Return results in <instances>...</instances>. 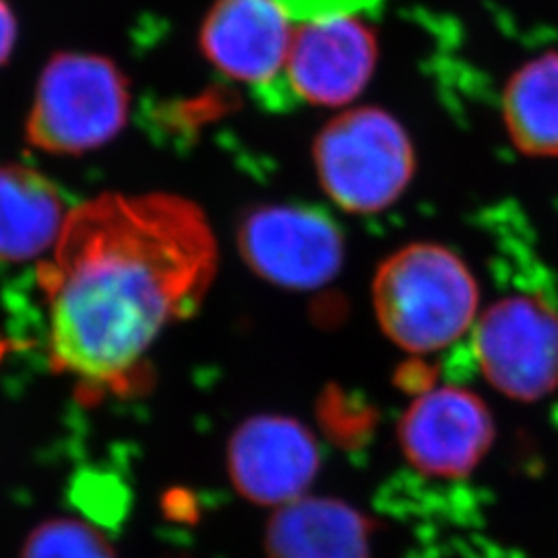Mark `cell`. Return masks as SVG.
I'll return each mask as SVG.
<instances>
[{"instance_id":"cell-15","label":"cell","mask_w":558,"mask_h":558,"mask_svg":"<svg viewBox=\"0 0 558 558\" xmlns=\"http://www.w3.org/2000/svg\"><path fill=\"white\" fill-rule=\"evenodd\" d=\"M294 21L329 20L348 15H368L385 0H278Z\"/></svg>"},{"instance_id":"cell-11","label":"cell","mask_w":558,"mask_h":558,"mask_svg":"<svg viewBox=\"0 0 558 558\" xmlns=\"http://www.w3.org/2000/svg\"><path fill=\"white\" fill-rule=\"evenodd\" d=\"M375 525L356 507L331 497H300L267 521V558H371Z\"/></svg>"},{"instance_id":"cell-16","label":"cell","mask_w":558,"mask_h":558,"mask_svg":"<svg viewBox=\"0 0 558 558\" xmlns=\"http://www.w3.org/2000/svg\"><path fill=\"white\" fill-rule=\"evenodd\" d=\"M17 40V20L7 0H0V66L9 60Z\"/></svg>"},{"instance_id":"cell-14","label":"cell","mask_w":558,"mask_h":558,"mask_svg":"<svg viewBox=\"0 0 558 558\" xmlns=\"http://www.w3.org/2000/svg\"><path fill=\"white\" fill-rule=\"evenodd\" d=\"M21 558H117L112 544L77 519H50L38 525Z\"/></svg>"},{"instance_id":"cell-4","label":"cell","mask_w":558,"mask_h":558,"mask_svg":"<svg viewBox=\"0 0 558 558\" xmlns=\"http://www.w3.org/2000/svg\"><path fill=\"white\" fill-rule=\"evenodd\" d=\"M129 108V81L114 60L59 52L41 71L25 137L46 154L81 156L114 140Z\"/></svg>"},{"instance_id":"cell-1","label":"cell","mask_w":558,"mask_h":558,"mask_svg":"<svg viewBox=\"0 0 558 558\" xmlns=\"http://www.w3.org/2000/svg\"><path fill=\"white\" fill-rule=\"evenodd\" d=\"M218 240L195 201L106 193L69 214L38 269L48 356L89 403L140 391L161 331L193 315L218 274Z\"/></svg>"},{"instance_id":"cell-3","label":"cell","mask_w":558,"mask_h":558,"mask_svg":"<svg viewBox=\"0 0 558 558\" xmlns=\"http://www.w3.org/2000/svg\"><path fill=\"white\" fill-rule=\"evenodd\" d=\"M323 193L354 216H373L401 199L416 174L405 126L377 106L350 108L329 120L313 143Z\"/></svg>"},{"instance_id":"cell-2","label":"cell","mask_w":558,"mask_h":558,"mask_svg":"<svg viewBox=\"0 0 558 558\" xmlns=\"http://www.w3.org/2000/svg\"><path fill=\"white\" fill-rule=\"evenodd\" d=\"M478 281L465 260L437 242H414L383 260L373 306L383 333L403 352L433 354L478 319Z\"/></svg>"},{"instance_id":"cell-12","label":"cell","mask_w":558,"mask_h":558,"mask_svg":"<svg viewBox=\"0 0 558 558\" xmlns=\"http://www.w3.org/2000/svg\"><path fill=\"white\" fill-rule=\"evenodd\" d=\"M64 201L29 166H0V260H27L57 244L64 228Z\"/></svg>"},{"instance_id":"cell-13","label":"cell","mask_w":558,"mask_h":558,"mask_svg":"<svg viewBox=\"0 0 558 558\" xmlns=\"http://www.w3.org/2000/svg\"><path fill=\"white\" fill-rule=\"evenodd\" d=\"M502 120L521 154L558 156V52L527 60L509 77L502 92Z\"/></svg>"},{"instance_id":"cell-7","label":"cell","mask_w":558,"mask_h":558,"mask_svg":"<svg viewBox=\"0 0 558 558\" xmlns=\"http://www.w3.org/2000/svg\"><path fill=\"white\" fill-rule=\"evenodd\" d=\"M379 62V38L364 15L302 21L283 69L290 100L338 108L356 100Z\"/></svg>"},{"instance_id":"cell-10","label":"cell","mask_w":558,"mask_h":558,"mask_svg":"<svg viewBox=\"0 0 558 558\" xmlns=\"http://www.w3.org/2000/svg\"><path fill=\"white\" fill-rule=\"evenodd\" d=\"M292 21L278 0H216L201 23V52L223 77L274 96L294 38Z\"/></svg>"},{"instance_id":"cell-8","label":"cell","mask_w":558,"mask_h":558,"mask_svg":"<svg viewBox=\"0 0 558 558\" xmlns=\"http://www.w3.org/2000/svg\"><path fill=\"white\" fill-rule=\"evenodd\" d=\"M399 447L426 476H470L495 442V420L484 399L463 387H435L414 399L398 426Z\"/></svg>"},{"instance_id":"cell-9","label":"cell","mask_w":558,"mask_h":558,"mask_svg":"<svg viewBox=\"0 0 558 558\" xmlns=\"http://www.w3.org/2000/svg\"><path fill=\"white\" fill-rule=\"evenodd\" d=\"M320 447L296 418L257 414L228 440V476L240 497L260 507H283L306 495L319 476Z\"/></svg>"},{"instance_id":"cell-6","label":"cell","mask_w":558,"mask_h":558,"mask_svg":"<svg viewBox=\"0 0 558 558\" xmlns=\"http://www.w3.org/2000/svg\"><path fill=\"white\" fill-rule=\"evenodd\" d=\"M236 240L257 278L296 292L327 286L345 259L338 221L313 205H259L240 221Z\"/></svg>"},{"instance_id":"cell-5","label":"cell","mask_w":558,"mask_h":558,"mask_svg":"<svg viewBox=\"0 0 558 558\" xmlns=\"http://www.w3.org/2000/svg\"><path fill=\"white\" fill-rule=\"evenodd\" d=\"M482 375L507 398L538 401L558 389V308L542 294L495 300L474 325Z\"/></svg>"}]
</instances>
